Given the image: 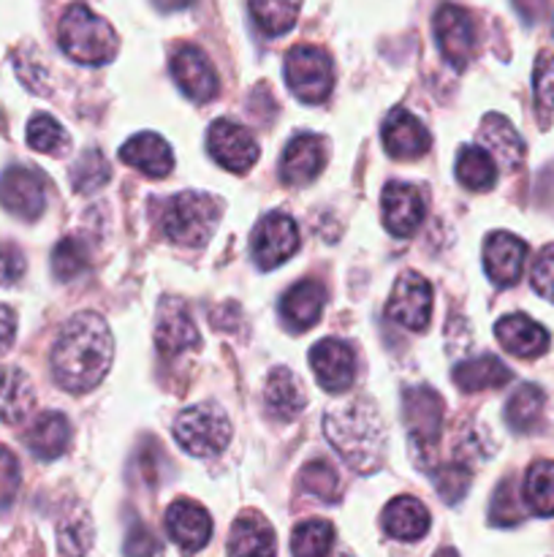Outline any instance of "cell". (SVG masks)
Masks as SVG:
<instances>
[{"instance_id":"25","label":"cell","mask_w":554,"mask_h":557,"mask_svg":"<svg viewBox=\"0 0 554 557\" xmlns=\"http://www.w3.org/2000/svg\"><path fill=\"white\" fill-rule=\"evenodd\" d=\"M275 531L261 515H242L228 536V557H275Z\"/></svg>"},{"instance_id":"8","label":"cell","mask_w":554,"mask_h":557,"mask_svg":"<svg viewBox=\"0 0 554 557\" xmlns=\"http://www.w3.org/2000/svg\"><path fill=\"white\" fill-rule=\"evenodd\" d=\"M206 147L217 166L228 169V172L244 174L259 161V145H255L253 134L234 120H215L206 134Z\"/></svg>"},{"instance_id":"23","label":"cell","mask_w":554,"mask_h":557,"mask_svg":"<svg viewBox=\"0 0 554 557\" xmlns=\"http://www.w3.org/2000/svg\"><path fill=\"white\" fill-rule=\"evenodd\" d=\"M326 288L318 281H302L286 292L280 302V315L291 330H310L318 324L320 313H324Z\"/></svg>"},{"instance_id":"51","label":"cell","mask_w":554,"mask_h":557,"mask_svg":"<svg viewBox=\"0 0 554 557\" xmlns=\"http://www.w3.org/2000/svg\"><path fill=\"white\" fill-rule=\"evenodd\" d=\"M337 557H351V555H342V553H340V555H337Z\"/></svg>"},{"instance_id":"47","label":"cell","mask_w":554,"mask_h":557,"mask_svg":"<svg viewBox=\"0 0 554 557\" xmlns=\"http://www.w3.org/2000/svg\"><path fill=\"white\" fill-rule=\"evenodd\" d=\"M155 549L158 542L152 539L150 531H144V528H136L128 536V542H125V555L128 557H150Z\"/></svg>"},{"instance_id":"3","label":"cell","mask_w":554,"mask_h":557,"mask_svg":"<svg viewBox=\"0 0 554 557\" xmlns=\"http://www.w3.org/2000/svg\"><path fill=\"white\" fill-rule=\"evenodd\" d=\"M58 38L60 49L76 63L101 65L117 54V36H114L112 25L81 3L65 9Z\"/></svg>"},{"instance_id":"46","label":"cell","mask_w":554,"mask_h":557,"mask_svg":"<svg viewBox=\"0 0 554 557\" xmlns=\"http://www.w3.org/2000/svg\"><path fill=\"white\" fill-rule=\"evenodd\" d=\"M25 275V256L16 245H0V286H14Z\"/></svg>"},{"instance_id":"16","label":"cell","mask_w":554,"mask_h":557,"mask_svg":"<svg viewBox=\"0 0 554 557\" xmlns=\"http://www.w3.org/2000/svg\"><path fill=\"white\" fill-rule=\"evenodd\" d=\"M432 145V136L424 128L421 120L411 114L407 109H391L383 123V147L396 161H413L421 158Z\"/></svg>"},{"instance_id":"2","label":"cell","mask_w":554,"mask_h":557,"mask_svg":"<svg viewBox=\"0 0 554 557\" xmlns=\"http://www.w3.org/2000/svg\"><path fill=\"white\" fill-rule=\"evenodd\" d=\"M324 433L353 471L373 473L383 462L386 424L367 397H356L348 406L326 413Z\"/></svg>"},{"instance_id":"19","label":"cell","mask_w":554,"mask_h":557,"mask_svg":"<svg viewBox=\"0 0 554 557\" xmlns=\"http://www.w3.org/2000/svg\"><path fill=\"white\" fill-rule=\"evenodd\" d=\"M383 223L394 237H411L424 223V199L413 185L389 183L383 190Z\"/></svg>"},{"instance_id":"22","label":"cell","mask_w":554,"mask_h":557,"mask_svg":"<svg viewBox=\"0 0 554 557\" xmlns=\"http://www.w3.org/2000/svg\"><path fill=\"white\" fill-rule=\"evenodd\" d=\"M119 158H123V163L139 169L141 174H150V177H166L174 169L172 147L166 145L163 136L152 134V131L136 134L134 139L125 141Z\"/></svg>"},{"instance_id":"29","label":"cell","mask_w":554,"mask_h":557,"mask_svg":"<svg viewBox=\"0 0 554 557\" xmlns=\"http://www.w3.org/2000/svg\"><path fill=\"white\" fill-rule=\"evenodd\" d=\"M481 139L489 147V156L498 158L505 169H516L525 161V141L503 114H487L481 123Z\"/></svg>"},{"instance_id":"32","label":"cell","mask_w":554,"mask_h":557,"mask_svg":"<svg viewBox=\"0 0 554 557\" xmlns=\"http://www.w3.org/2000/svg\"><path fill=\"white\" fill-rule=\"evenodd\" d=\"M543 406H546V397H543V392L538 386H521V389H516L511 395L508 406H505V422H508V428L514 433H530L541 422Z\"/></svg>"},{"instance_id":"36","label":"cell","mask_w":554,"mask_h":557,"mask_svg":"<svg viewBox=\"0 0 554 557\" xmlns=\"http://www.w3.org/2000/svg\"><path fill=\"white\" fill-rule=\"evenodd\" d=\"M27 145L36 152H47V156H65L71 150V136L54 117L36 114L27 123Z\"/></svg>"},{"instance_id":"15","label":"cell","mask_w":554,"mask_h":557,"mask_svg":"<svg viewBox=\"0 0 554 557\" xmlns=\"http://www.w3.org/2000/svg\"><path fill=\"white\" fill-rule=\"evenodd\" d=\"M172 76L190 101L206 103L217 96V74L199 47H182L174 52Z\"/></svg>"},{"instance_id":"45","label":"cell","mask_w":554,"mask_h":557,"mask_svg":"<svg viewBox=\"0 0 554 557\" xmlns=\"http://www.w3.org/2000/svg\"><path fill=\"white\" fill-rule=\"evenodd\" d=\"M536 98L543 109H554V54H541L536 65Z\"/></svg>"},{"instance_id":"12","label":"cell","mask_w":554,"mask_h":557,"mask_svg":"<svg viewBox=\"0 0 554 557\" xmlns=\"http://www.w3.org/2000/svg\"><path fill=\"white\" fill-rule=\"evenodd\" d=\"M0 205L25 221H33L47 207V183L36 169L14 166L0 177Z\"/></svg>"},{"instance_id":"33","label":"cell","mask_w":554,"mask_h":557,"mask_svg":"<svg viewBox=\"0 0 554 557\" xmlns=\"http://www.w3.org/2000/svg\"><path fill=\"white\" fill-rule=\"evenodd\" d=\"M525 504L532 515L554 517V460H538L527 471Z\"/></svg>"},{"instance_id":"49","label":"cell","mask_w":554,"mask_h":557,"mask_svg":"<svg viewBox=\"0 0 554 557\" xmlns=\"http://www.w3.org/2000/svg\"><path fill=\"white\" fill-rule=\"evenodd\" d=\"M514 5L527 22H538L543 16V11H546L549 0H514Z\"/></svg>"},{"instance_id":"6","label":"cell","mask_w":554,"mask_h":557,"mask_svg":"<svg viewBox=\"0 0 554 557\" xmlns=\"http://www.w3.org/2000/svg\"><path fill=\"white\" fill-rule=\"evenodd\" d=\"M286 82L302 103H320L329 98L335 85L331 58L318 47H293L286 54Z\"/></svg>"},{"instance_id":"42","label":"cell","mask_w":554,"mask_h":557,"mask_svg":"<svg viewBox=\"0 0 554 557\" xmlns=\"http://www.w3.org/2000/svg\"><path fill=\"white\" fill-rule=\"evenodd\" d=\"M521 520V506L519 498H516L514 482L500 484V490L494 493L492 500V522L498 525H514V522Z\"/></svg>"},{"instance_id":"34","label":"cell","mask_w":554,"mask_h":557,"mask_svg":"<svg viewBox=\"0 0 554 557\" xmlns=\"http://www.w3.org/2000/svg\"><path fill=\"white\" fill-rule=\"evenodd\" d=\"M255 25L269 36H282L299 20V0H250Z\"/></svg>"},{"instance_id":"30","label":"cell","mask_w":554,"mask_h":557,"mask_svg":"<svg viewBox=\"0 0 554 557\" xmlns=\"http://www.w3.org/2000/svg\"><path fill=\"white\" fill-rule=\"evenodd\" d=\"M514 373L500 362L498 357H483L470 359V362H462L454 370V384L462 392H483V389H503L505 384H511Z\"/></svg>"},{"instance_id":"38","label":"cell","mask_w":554,"mask_h":557,"mask_svg":"<svg viewBox=\"0 0 554 557\" xmlns=\"http://www.w3.org/2000/svg\"><path fill=\"white\" fill-rule=\"evenodd\" d=\"M60 539V555L63 557H85L87 549L92 544V522L87 517V511H76L68 520L60 525L58 531Z\"/></svg>"},{"instance_id":"4","label":"cell","mask_w":554,"mask_h":557,"mask_svg":"<svg viewBox=\"0 0 554 557\" xmlns=\"http://www.w3.org/2000/svg\"><path fill=\"white\" fill-rule=\"evenodd\" d=\"M217 226V205L212 196L185 190L172 196L163 207L161 232L182 248H204Z\"/></svg>"},{"instance_id":"20","label":"cell","mask_w":554,"mask_h":557,"mask_svg":"<svg viewBox=\"0 0 554 557\" xmlns=\"http://www.w3.org/2000/svg\"><path fill=\"white\" fill-rule=\"evenodd\" d=\"M326 161L324 139L315 134H299L288 141L280 161V177L288 185H307L320 174Z\"/></svg>"},{"instance_id":"26","label":"cell","mask_w":554,"mask_h":557,"mask_svg":"<svg viewBox=\"0 0 554 557\" xmlns=\"http://www.w3.org/2000/svg\"><path fill=\"white\" fill-rule=\"evenodd\" d=\"M383 528L391 539L400 542H418L429 531V511L424 509L421 500L402 495L394 498L383 511Z\"/></svg>"},{"instance_id":"27","label":"cell","mask_w":554,"mask_h":557,"mask_svg":"<svg viewBox=\"0 0 554 557\" xmlns=\"http://www.w3.org/2000/svg\"><path fill=\"white\" fill-rule=\"evenodd\" d=\"M25 444L41 460H58L60 455H65L71 444L68 419L58 411L41 413L30 428V433L25 435Z\"/></svg>"},{"instance_id":"9","label":"cell","mask_w":554,"mask_h":557,"mask_svg":"<svg viewBox=\"0 0 554 557\" xmlns=\"http://www.w3.org/2000/svg\"><path fill=\"white\" fill-rule=\"evenodd\" d=\"M402 408H405V428L411 435V444L416 449H435L443 430V400L435 389L418 386L402 395Z\"/></svg>"},{"instance_id":"44","label":"cell","mask_w":554,"mask_h":557,"mask_svg":"<svg viewBox=\"0 0 554 557\" xmlns=\"http://www.w3.org/2000/svg\"><path fill=\"white\" fill-rule=\"evenodd\" d=\"M16 490H20V462L11 449L0 446V509L16 498Z\"/></svg>"},{"instance_id":"48","label":"cell","mask_w":554,"mask_h":557,"mask_svg":"<svg viewBox=\"0 0 554 557\" xmlns=\"http://www.w3.org/2000/svg\"><path fill=\"white\" fill-rule=\"evenodd\" d=\"M16 337V315L14 310L0 305V354H5L11 348Z\"/></svg>"},{"instance_id":"10","label":"cell","mask_w":554,"mask_h":557,"mask_svg":"<svg viewBox=\"0 0 554 557\" xmlns=\"http://www.w3.org/2000/svg\"><path fill=\"white\" fill-rule=\"evenodd\" d=\"M386 315L396 324L407 326V330H424L432 315V288L424 281L418 272H405L400 281L394 283L389 305H386Z\"/></svg>"},{"instance_id":"13","label":"cell","mask_w":554,"mask_h":557,"mask_svg":"<svg viewBox=\"0 0 554 557\" xmlns=\"http://www.w3.org/2000/svg\"><path fill=\"white\" fill-rule=\"evenodd\" d=\"M310 368H313L318 384L329 392L351 389L353 379H356V357H353L351 346L335 341V337L315 343L310 351Z\"/></svg>"},{"instance_id":"43","label":"cell","mask_w":554,"mask_h":557,"mask_svg":"<svg viewBox=\"0 0 554 557\" xmlns=\"http://www.w3.org/2000/svg\"><path fill=\"white\" fill-rule=\"evenodd\" d=\"M530 277L532 288H536L543 299L554 302V245H546V248L538 253Z\"/></svg>"},{"instance_id":"35","label":"cell","mask_w":554,"mask_h":557,"mask_svg":"<svg viewBox=\"0 0 554 557\" xmlns=\"http://www.w3.org/2000/svg\"><path fill=\"white\" fill-rule=\"evenodd\" d=\"M331 544H335V528L326 520H307L293 528V557H329Z\"/></svg>"},{"instance_id":"1","label":"cell","mask_w":554,"mask_h":557,"mask_svg":"<svg viewBox=\"0 0 554 557\" xmlns=\"http://www.w3.org/2000/svg\"><path fill=\"white\" fill-rule=\"evenodd\" d=\"M54 381L65 392L96 389L114 359V341L106 321L96 313H79L60 330L52 346Z\"/></svg>"},{"instance_id":"37","label":"cell","mask_w":554,"mask_h":557,"mask_svg":"<svg viewBox=\"0 0 554 557\" xmlns=\"http://www.w3.org/2000/svg\"><path fill=\"white\" fill-rule=\"evenodd\" d=\"M109 177H112V169L101 150H87L71 169V185L76 194H96L109 183Z\"/></svg>"},{"instance_id":"21","label":"cell","mask_w":554,"mask_h":557,"mask_svg":"<svg viewBox=\"0 0 554 557\" xmlns=\"http://www.w3.org/2000/svg\"><path fill=\"white\" fill-rule=\"evenodd\" d=\"M494 337L508 354L519 359H536L549 348V332L525 313L505 315L494 326Z\"/></svg>"},{"instance_id":"5","label":"cell","mask_w":554,"mask_h":557,"mask_svg":"<svg viewBox=\"0 0 554 557\" xmlns=\"http://www.w3.org/2000/svg\"><path fill=\"white\" fill-rule=\"evenodd\" d=\"M174 438L188 455L215 457L231 444V422L217 406L201 403L179 413L174 422Z\"/></svg>"},{"instance_id":"11","label":"cell","mask_w":554,"mask_h":557,"mask_svg":"<svg viewBox=\"0 0 554 557\" xmlns=\"http://www.w3.org/2000/svg\"><path fill=\"white\" fill-rule=\"evenodd\" d=\"M435 41L454 69H465L476 49L473 16L459 5H443L435 14Z\"/></svg>"},{"instance_id":"31","label":"cell","mask_w":554,"mask_h":557,"mask_svg":"<svg viewBox=\"0 0 554 557\" xmlns=\"http://www.w3.org/2000/svg\"><path fill=\"white\" fill-rule=\"evenodd\" d=\"M456 180L465 185L467 190H489L498 180V166H494V158L489 156L481 147H465L456 158Z\"/></svg>"},{"instance_id":"50","label":"cell","mask_w":554,"mask_h":557,"mask_svg":"<svg viewBox=\"0 0 554 557\" xmlns=\"http://www.w3.org/2000/svg\"><path fill=\"white\" fill-rule=\"evenodd\" d=\"M193 3V0H155L158 9L163 11H177V9H188V5Z\"/></svg>"},{"instance_id":"39","label":"cell","mask_w":554,"mask_h":557,"mask_svg":"<svg viewBox=\"0 0 554 557\" xmlns=\"http://www.w3.org/2000/svg\"><path fill=\"white\" fill-rule=\"evenodd\" d=\"M299 482H302L304 493L315 495V498L324 500H337L340 498V476H337L335 468L324 460H313L302 468L299 473Z\"/></svg>"},{"instance_id":"17","label":"cell","mask_w":554,"mask_h":557,"mask_svg":"<svg viewBox=\"0 0 554 557\" xmlns=\"http://www.w3.org/2000/svg\"><path fill=\"white\" fill-rule=\"evenodd\" d=\"M166 531L182 553H199L212 536V520L196 500H174L166 511Z\"/></svg>"},{"instance_id":"41","label":"cell","mask_w":554,"mask_h":557,"mask_svg":"<svg viewBox=\"0 0 554 557\" xmlns=\"http://www.w3.org/2000/svg\"><path fill=\"white\" fill-rule=\"evenodd\" d=\"M435 487H438L440 498L445 504H456V500L465 498L467 487H470V471L465 466H459V462L443 466L435 473Z\"/></svg>"},{"instance_id":"18","label":"cell","mask_w":554,"mask_h":557,"mask_svg":"<svg viewBox=\"0 0 554 557\" xmlns=\"http://www.w3.org/2000/svg\"><path fill=\"white\" fill-rule=\"evenodd\" d=\"M527 245L508 232H498L483 245V270L498 286H514L525 272Z\"/></svg>"},{"instance_id":"7","label":"cell","mask_w":554,"mask_h":557,"mask_svg":"<svg viewBox=\"0 0 554 557\" xmlns=\"http://www.w3.org/2000/svg\"><path fill=\"white\" fill-rule=\"evenodd\" d=\"M253 259L261 270H275L299 250V228L291 215L272 212L261 218L253 232Z\"/></svg>"},{"instance_id":"24","label":"cell","mask_w":554,"mask_h":557,"mask_svg":"<svg viewBox=\"0 0 554 557\" xmlns=\"http://www.w3.org/2000/svg\"><path fill=\"white\" fill-rule=\"evenodd\" d=\"M264 403L266 411L275 419H282V422H291L299 413L304 411V403H307V395H304V386L297 375L288 368H275L269 375H266L264 384Z\"/></svg>"},{"instance_id":"14","label":"cell","mask_w":554,"mask_h":557,"mask_svg":"<svg viewBox=\"0 0 554 557\" xmlns=\"http://www.w3.org/2000/svg\"><path fill=\"white\" fill-rule=\"evenodd\" d=\"M155 346L163 359H174L199 346V330L193 324V315L188 313V308L179 299H166L158 310Z\"/></svg>"},{"instance_id":"40","label":"cell","mask_w":554,"mask_h":557,"mask_svg":"<svg viewBox=\"0 0 554 557\" xmlns=\"http://www.w3.org/2000/svg\"><path fill=\"white\" fill-rule=\"evenodd\" d=\"M87 267V253L85 245L76 237H65L63 243H58L52 253V272L58 281H74L81 270Z\"/></svg>"},{"instance_id":"28","label":"cell","mask_w":554,"mask_h":557,"mask_svg":"<svg viewBox=\"0 0 554 557\" xmlns=\"http://www.w3.org/2000/svg\"><path fill=\"white\" fill-rule=\"evenodd\" d=\"M36 406V392L30 379L20 368H9L0 373V419L5 424H20L30 417Z\"/></svg>"}]
</instances>
